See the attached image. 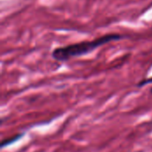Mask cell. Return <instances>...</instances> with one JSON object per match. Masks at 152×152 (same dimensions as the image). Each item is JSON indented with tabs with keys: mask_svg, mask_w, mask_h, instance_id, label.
<instances>
[{
	"mask_svg": "<svg viewBox=\"0 0 152 152\" xmlns=\"http://www.w3.org/2000/svg\"><path fill=\"white\" fill-rule=\"evenodd\" d=\"M149 84H152V77H149V78H145V79L141 80L137 84V86L138 87H142V86H144L146 85H149Z\"/></svg>",
	"mask_w": 152,
	"mask_h": 152,
	"instance_id": "3957f363",
	"label": "cell"
},
{
	"mask_svg": "<svg viewBox=\"0 0 152 152\" xmlns=\"http://www.w3.org/2000/svg\"><path fill=\"white\" fill-rule=\"evenodd\" d=\"M23 136H24V134H23V133H22V134L20 133V134H14V135H12V136H11V137H8V138L3 140L2 142H1V148H5V147H7V146H9V145H12V143L16 142L17 141H19V140H20V138H22Z\"/></svg>",
	"mask_w": 152,
	"mask_h": 152,
	"instance_id": "7a4b0ae2",
	"label": "cell"
},
{
	"mask_svg": "<svg viewBox=\"0 0 152 152\" xmlns=\"http://www.w3.org/2000/svg\"><path fill=\"white\" fill-rule=\"evenodd\" d=\"M121 38L122 36L118 34H109L91 41H84L57 47L53 51L52 57L57 61H67L71 58L88 54L100 46H102L112 41L119 40Z\"/></svg>",
	"mask_w": 152,
	"mask_h": 152,
	"instance_id": "6da1fadb",
	"label": "cell"
},
{
	"mask_svg": "<svg viewBox=\"0 0 152 152\" xmlns=\"http://www.w3.org/2000/svg\"><path fill=\"white\" fill-rule=\"evenodd\" d=\"M150 92H151V94H152V87L151 88V90H150Z\"/></svg>",
	"mask_w": 152,
	"mask_h": 152,
	"instance_id": "277c9868",
	"label": "cell"
}]
</instances>
